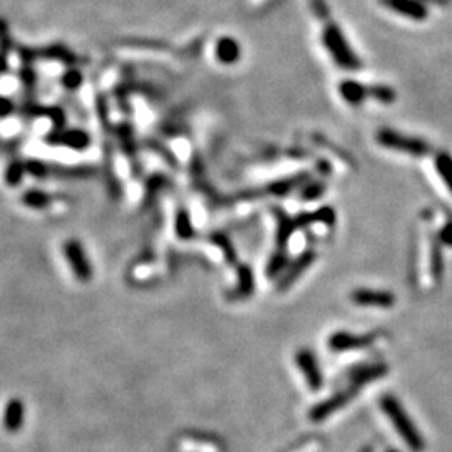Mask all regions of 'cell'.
Listing matches in <instances>:
<instances>
[{"label": "cell", "instance_id": "ba28073f", "mask_svg": "<svg viewBox=\"0 0 452 452\" xmlns=\"http://www.w3.org/2000/svg\"><path fill=\"white\" fill-rule=\"evenodd\" d=\"M384 6L397 12L400 15H406L409 19H415V21H422L426 19L427 10L419 0H380Z\"/></svg>", "mask_w": 452, "mask_h": 452}, {"label": "cell", "instance_id": "6da1fadb", "mask_svg": "<svg viewBox=\"0 0 452 452\" xmlns=\"http://www.w3.org/2000/svg\"><path fill=\"white\" fill-rule=\"evenodd\" d=\"M380 406H382V411L386 412V415L390 419V422L394 424L395 431L399 432L400 437L407 442V446L414 451H422L424 449V441L420 432L414 427L409 415L404 412L397 399L390 397V395H384L382 400H380Z\"/></svg>", "mask_w": 452, "mask_h": 452}, {"label": "cell", "instance_id": "4fadbf2b", "mask_svg": "<svg viewBox=\"0 0 452 452\" xmlns=\"http://www.w3.org/2000/svg\"><path fill=\"white\" fill-rule=\"evenodd\" d=\"M253 292V275L249 272V268L243 267L240 268V285L235 292L229 295V299L238 300V299H247L248 295H252Z\"/></svg>", "mask_w": 452, "mask_h": 452}, {"label": "cell", "instance_id": "5bb4252c", "mask_svg": "<svg viewBox=\"0 0 452 452\" xmlns=\"http://www.w3.org/2000/svg\"><path fill=\"white\" fill-rule=\"evenodd\" d=\"M61 142L64 146H69V148L84 149L87 142H89V138H87V134L82 133V131H69V133H66L64 136L61 138Z\"/></svg>", "mask_w": 452, "mask_h": 452}, {"label": "cell", "instance_id": "8992f818", "mask_svg": "<svg viewBox=\"0 0 452 452\" xmlns=\"http://www.w3.org/2000/svg\"><path fill=\"white\" fill-rule=\"evenodd\" d=\"M375 335H350L345 332L332 335L328 343L334 352H345V350H357V348H366L372 343Z\"/></svg>", "mask_w": 452, "mask_h": 452}, {"label": "cell", "instance_id": "52a82bcc", "mask_svg": "<svg viewBox=\"0 0 452 452\" xmlns=\"http://www.w3.org/2000/svg\"><path fill=\"white\" fill-rule=\"evenodd\" d=\"M352 300H354L357 305H362V307L388 308L394 305L395 296L388 292L357 290L355 293H352Z\"/></svg>", "mask_w": 452, "mask_h": 452}, {"label": "cell", "instance_id": "30bf717a", "mask_svg": "<svg viewBox=\"0 0 452 452\" xmlns=\"http://www.w3.org/2000/svg\"><path fill=\"white\" fill-rule=\"evenodd\" d=\"M23 412H26V409H23V404L21 400H10V402L7 404L6 412H3V427L9 432L21 431L23 424V415H26Z\"/></svg>", "mask_w": 452, "mask_h": 452}, {"label": "cell", "instance_id": "5b68a950", "mask_svg": "<svg viewBox=\"0 0 452 452\" xmlns=\"http://www.w3.org/2000/svg\"><path fill=\"white\" fill-rule=\"evenodd\" d=\"M295 360H296V366H299L301 368V372H303V377L305 380H307L308 387H310L312 390H319V388L322 387L323 379L315 355H313L310 350H300L299 354H296Z\"/></svg>", "mask_w": 452, "mask_h": 452}, {"label": "cell", "instance_id": "3957f363", "mask_svg": "<svg viewBox=\"0 0 452 452\" xmlns=\"http://www.w3.org/2000/svg\"><path fill=\"white\" fill-rule=\"evenodd\" d=\"M64 253H66V258L69 260L70 268H73V272L75 273V276H77L81 281H89L91 276H93V268H91V263L89 260H87L81 243L75 240L67 241L64 247Z\"/></svg>", "mask_w": 452, "mask_h": 452}, {"label": "cell", "instance_id": "d6986e66", "mask_svg": "<svg viewBox=\"0 0 452 452\" xmlns=\"http://www.w3.org/2000/svg\"><path fill=\"white\" fill-rule=\"evenodd\" d=\"M442 240L444 241H446V243L447 245H452V225H449V226H447V228L446 229H444V233H442Z\"/></svg>", "mask_w": 452, "mask_h": 452}, {"label": "cell", "instance_id": "7a4b0ae2", "mask_svg": "<svg viewBox=\"0 0 452 452\" xmlns=\"http://www.w3.org/2000/svg\"><path fill=\"white\" fill-rule=\"evenodd\" d=\"M323 42L325 46L328 47L332 55H334L335 61L342 67H345V69H357V67H359V61H357L354 53L348 49L347 42H345L343 35L339 29L330 27L323 35Z\"/></svg>", "mask_w": 452, "mask_h": 452}, {"label": "cell", "instance_id": "7c38bea8", "mask_svg": "<svg viewBox=\"0 0 452 452\" xmlns=\"http://www.w3.org/2000/svg\"><path fill=\"white\" fill-rule=\"evenodd\" d=\"M340 93H342L345 101L350 102V104H360V102L364 101V97L367 96L366 87L354 81L343 82V84L340 86Z\"/></svg>", "mask_w": 452, "mask_h": 452}, {"label": "cell", "instance_id": "e0dca14e", "mask_svg": "<svg viewBox=\"0 0 452 452\" xmlns=\"http://www.w3.org/2000/svg\"><path fill=\"white\" fill-rule=\"evenodd\" d=\"M64 82H66V86L67 87H75V86H79L81 84V74L79 73H69V74H66V77H64Z\"/></svg>", "mask_w": 452, "mask_h": 452}, {"label": "cell", "instance_id": "2e32d148", "mask_svg": "<svg viewBox=\"0 0 452 452\" xmlns=\"http://www.w3.org/2000/svg\"><path fill=\"white\" fill-rule=\"evenodd\" d=\"M47 194H42V193H27L26 198H23V201H26L29 206H35V208H41V206L49 203V200H47Z\"/></svg>", "mask_w": 452, "mask_h": 452}, {"label": "cell", "instance_id": "277c9868", "mask_svg": "<svg viewBox=\"0 0 452 452\" xmlns=\"http://www.w3.org/2000/svg\"><path fill=\"white\" fill-rule=\"evenodd\" d=\"M377 140L380 141V144L386 146V148L406 151V153H411V154H422L427 151V146L424 144L422 141L414 140V138L400 136V134L394 133V131H388V129L379 133Z\"/></svg>", "mask_w": 452, "mask_h": 452}, {"label": "cell", "instance_id": "ac0fdd59", "mask_svg": "<svg viewBox=\"0 0 452 452\" xmlns=\"http://www.w3.org/2000/svg\"><path fill=\"white\" fill-rule=\"evenodd\" d=\"M10 109H12L10 101H7V99H0V116H6V114H9Z\"/></svg>", "mask_w": 452, "mask_h": 452}, {"label": "cell", "instance_id": "9c48e42d", "mask_svg": "<svg viewBox=\"0 0 452 452\" xmlns=\"http://www.w3.org/2000/svg\"><path fill=\"white\" fill-rule=\"evenodd\" d=\"M352 395H354V394H352V390H348V392H339V394L332 395L330 399H327V400H325V402L319 404V406H317L315 409H313L310 412V419H313V420H323V419H327L328 415L334 414V412L337 409L343 407L345 404H347L348 400L352 399Z\"/></svg>", "mask_w": 452, "mask_h": 452}, {"label": "cell", "instance_id": "9a60e30c", "mask_svg": "<svg viewBox=\"0 0 452 452\" xmlns=\"http://www.w3.org/2000/svg\"><path fill=\"white\" fill-rule=\"evenodd\" d=\"M437 169H439V174L442 176V180L446 181L452 191V160L449 154H441V156H439Z\"/></svg>", "mask_w": 452, "mask_h": 452}, {"label": "cell", "instance_id": "8fae6325", "mask_svg": "<svg viewBox=\"0 0 452 452\" xmlns=\"http://www.w3.org/2000/svg\"><path fill=\"white\" fill-rule=\"evenodd\" d=\"M216 57L225 64H233L238 57H240V46L233 39H221L216 44Z\"/></svg>", "mask_w": 452, "mask_h": 452}]
</instances>
